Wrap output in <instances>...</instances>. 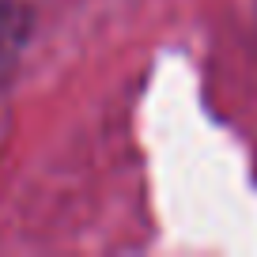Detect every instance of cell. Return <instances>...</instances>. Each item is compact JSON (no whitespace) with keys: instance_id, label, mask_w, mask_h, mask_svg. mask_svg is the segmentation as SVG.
<instances>
[]
</instances>
